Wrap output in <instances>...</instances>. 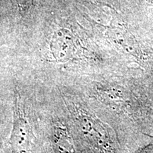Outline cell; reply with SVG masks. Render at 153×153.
Wrapping results in <instances>:
<instances>
[{"mask_svg":"<svg viewBox=\"0 0 153 153\" xmlns=\"http://www.w3.org/2000/svg\"><path fill=\"white\" fill-rule=\"evenodd\" d=\"M68 109L78 136L91 153L122 152L114 131L94 111L75 103Z\"/></svg>","mask_w":153,"mask_h":153,"instance_id":"6da1fadb","label":"cell"},{"mask_svg":"<svg viewBox=\"0 0 153 153\" xmlns=\"http://www.w3.org/2000/svg\"><path fill=\"white\" fill-rule=\"evenodd\" d=\"M33 133L18 94L15 95L10 145L12 153H30Z\"/></svg>","mask_w":153,"mask_h":153,"instance_id":"7a4b0ae2","label":"cell"},{"mask_svg":"<svg viewBox=\"0 0 153 153\" xmlns=\"http://www.w3.org/2000/svg\"><path fill=\"white\" fill-rule=\"evenodd\" d=\"M74 37L70 31L61 29L55 32L51 43V51L57 62H65L73 57L75 51Z\"/></svg>","mask_w":153,"mask_h":153,"instance_id":"3957f363","label":"cell"},{"mask_svg":"<svg viewBox=\"0 0 153 153\" xmlns=\"http://www.w3.org/2000/svg\"><path fill=\"white\" fill-rule=\"evenodd\" d=\"M51 140L54 153H77L73 136L64 122L58 121L55 123Z\"/></svg>","mask_w":153,"mask_h":153,"instance_id":"277c9868","label":"cell"},{"mask_svg":"<svg viewBox=\"0 0 153 153\" xmlns=\"http://www.w3.org/2000/svg\"><path fill=\"white\" fill-rule=\"evenodd\" d=\"M14 1L18 7L19 11L21 14H23L29 9L33 0H14Z\"/></svg>","mask_w":153,"mask_h":153,"instance_id":"5b68a950","label":"cell"},{"mask_svg":"<svg viewBox=\"0 0 153 153\" xmlns=\"http://www.w3.org/2000/svg\"><path fill=\"white\" fill-rule=\"evenodd\" d=\"M119 153H153V140L148 144L141 147L137 150L131 152H119Z\"/></svg>","mask_w":153,"mask_h":153,"instance_id":"8992f818","label":"cell"}]
</instances>
